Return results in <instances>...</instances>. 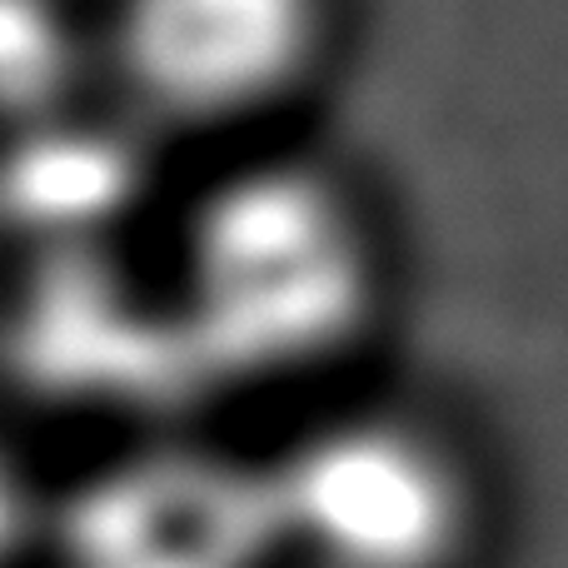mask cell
<instances>
[{
  "mask_svg": "<svg viewBox=\"0 0 568 568\" xmlns=\"http://www.w3.org/2000/svg\"><path fill=\"white\" fill-rule=\"evenodd\" d=\"M145 155L75 105L16 130L0 160V220L60 255H85L135 210Z\"/></svg>",
  "mask_w": 568,
  "mask_h": 568,
  "instance_id": "cell-5",
  "label": "cell"
},
{
  "mask_svg": "<svg viewBox=\"0 0 568 568\" xmlns=\"http://www.w3.org/2000/svg\"><path fill=\"white\" fill-rule=\"evenodd\" d=\"M329 0H115L105 45L120 85L165 125H240L320 65Z\"/></svg>",
  "mask_w": 568,
  "mask_h": 568,
  "instance_id": "cell-3",
  "label": "cell"
},
{
  "mask_svg": "<svg viewBox=\"0 0 568 568\" xmlns=\"http://www.w3.org/2000/svg\"><path fill=\"white\" fill-rule=\"evenodd\" d=\"M175 320L200 374H290L354 344L374 310V250L354 200L300 165H255L195 205Z\"/></svg>",
  "mask_w": 568,
  "mask_h": 568,
  "instance_id": "cell-1",
  "label": "cell"
},
{
  "mask_svg": "<svg viewBox=\"0 0 568 568\" xmlns=\"http://www.w3.org/2000/svg\"><path fill=\"white\" fill-rule=\"evenodd\" d=\"M90 50L75 0H0V125L26 130L70 110Z\"/></svg>",
  "mask_w": 568,
  "mask_h": 568,
  "instance_id": "cell-6",
  "label": "cell"
},
{
  "mask_svg": "<svg viewBox=\"0 0 568 568\" xmlns=\"http://www.w3.org/2000/svg\"><path fill=\"white\" fill-rule=\"evenodd\" d=\"M30 529H36V494H30L20 464L0 454V568L26 549Z\"/></svg>",
  "mask_w": 568,
  "mask_h": 568,
  "instance_id": "cell-7",
  "label": "cell"
},
{
  "mask_svg": "<svg viewBox=\"0 0 568 568\" xmlns=\"http://www.w3.org/2000/svg\"><path fill=\"white\" fill-rule=\"evenodd\" d=\"M65 568H265L275 514L265 469L205 454L110 464L60 514Z\"/></svg>",
  "mask_w": 568,
  "mask_h": 568,
  "instance_id": "cell-4",
  "label": "cell"
},
{
  "mask_svg": "<svg viewBox=\"0 0 568 568\" xmlns=\"http://www.w3.org/2000/svg\"><path fill=\"white\" fill-rule=\"evenodd\" d=\"M275 544L314 568H444L469 494L434 434L384 414L320 424L265 469Z\"/></svg>",
  "mask_w": 568,
  "mask_h": 568,
  "instance_id": "cell-2",
  "label": "cell"
}]
</instances>
